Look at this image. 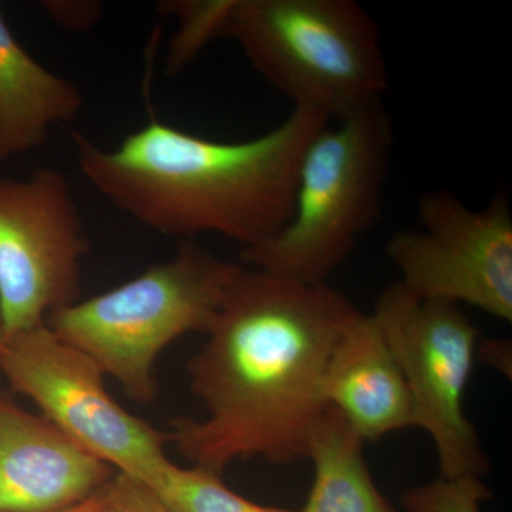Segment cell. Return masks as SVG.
<instances>
[{
  "label": "cell",
  "mask_w": 512,
  "mask_h": 512,
  "mask_svg": "<svg viewBox=\"0 0 512 512\" xmlns=\"http://www.w3.org/2000/svg\"><path fill=\"white\" fill-rule=\"evenodd\" d=\"M99 512H101V510H99Z\"/></svg>",
  "instance_id": "22"
},
{
  "label": "cell",
  "mask_w": 512,
  "mask_h": 512,
  "mask_svg": "<svg viewBox=\"0 0 512 512\" xmlns=\"http://www.w3.org/2000/svg\"><path fill=\"white\" fill-rule=\"evenodd\" d=\"M3 345H5V330H3L2 315H0V353H2Z\"/></svg>",
  "instance_id": "21"
},
{
  "label": "cell",
  "mask_w": 512,
  "mask_h": 512,
  "mask_svg": "<svg viewBox=\"0 0 512 512\" xmlns=\"http://www.w3.org/2000/svg\"><path fill=\"white\" fill-rule=\"evenodd\" d=\"M392 148L382 101L323 127L299 164L291 220L268 241L242 249L244 265L328 284L379 215Z\"/></svg>",
  "instance_id": "4"
},
{
  "label": "cell",
  "mask_w": 512,
  "mask_h": 512,
  "mask_svg": "<svg viewBox=\"0 0 512 512\" xmlns=\"http://www.w3.org/2000/svg\"><path fill=\"white\" fill-rule=\"evenodd\" d=\"M147 487L173 512H301L256 504L228 488L217 474L173 461Z\"/></svg>",
  "instance_id": "14"
},
{
  "label": "cell",
  "mask_w": 512,
  "mask_h": 512,
  "mask_svg": "<svg viewBox=\"0 0 512 512\" xmlns=\"http://www.w3.org/2000/svg\"><path fill=\"white\" fill-rule=\"evenodd\" d=\"M477 353L493 369L511 376V346L507 340L483 339L478 340Z\"/></svg>",
  "instance_id": "19"
},
{
  "label": "cell",
  "mask_w": 512,
  "mask_h": 512,
  "mask_svg": "<svg viewBox=\"0 0 512 512\" xmlns=\"http://www.w3.org/2000/svg\"><path fill=\"white\" fill-rule=\"evenodd\" d=\"M330 123L293 106L278 127L247 141L208 140L151 116L114 150L73 134L80 173L111 204L167 237L217 234L256 247L291 220L299 164Z\"/></svg>",
  "instance_id": "2"
},
{
  "label": "cell",
  "mask_w": 512,
  "mask_h": 512,
  "mask_svg": "<svg viewBox=\"0 0 512 512\" xmlns=\"http://www.w3.org/2000/svg\"><path fill=\"white\" fill-rule=\"evenodd\" d=\"M116 470L42 414L0 393V512H62L100 493Z\"/></svg>",
  "instance_id": "10"
},
{
  "label": "cell",
  "mask_w": 512,
  "mask_h": 512,
  "mask_svg": "<svg viewBox=\"0 0 512 512\" xmlns=\"http://www.w3.org/2000/svg\"><path fill=\"white\" fill-rule=\"evenodd\" d=\"M45 5L50 18L69 30L93 28L101 18V6L96 2H46Z\"/></svg>",
  "instance_id": "18"
},
{
  "label": "cell",
  "mask_w": 512,
  "mask_h": 512,
  "mask_svg": "<svg viewBox=\"0 0 512 512\" xmlns=\"http://www.w3.org/2000/svg\"><path fill=\"white\" fill-rule=\"evenodd\" d=\"M0 375L116 473L148 485L170 463L167 433L123 409L106 389L100 367L46 323L5 340Z\"/></svg>",
  "instance_id": "7"
},
{
  "label": "cell",
  "mask_w": 512,
  "mask_h": 512,
  "mask_svg": "<svg viewBox=\"0 0 512 512\" xmlns=\"http://www.w3.org/2000/svg\"><path fill=\"white\" fill-rule=\"evenodd\" d=\"M491 498L493 493L481 477L439 476L407 490L402 505L407 512H481V504Z\"/></svg>",
  "instance_id": "16"
},
{
  "label": "cell",
  "mask_w": 512,
  "mask_h": 512,
  "mask_svg": "<svg viewBox=\"0 0 512 512\" xmlns=\"http://www.w3.org/2000/svg\"><path fill=\"white\" fill-rule=\"evenodd\" d=\"M323 394L365 443L414 427L402 369L373 315L360 313L339 336Z\"/></svg>",
  "instance_id": "11"
},
{
  "label": "cell",
  "mask_w": 512,
  "mask_h": 512,
  "mask_svg": "<svg viewBox=\"0 0 512 512\" xmlns=\"http://www.w3.org/2000/svg\"><path fill=\"white\" fill-rule=\"evenodd\" d=\"M241 269L194 239L183 241L173 258L52 313L46 325L130 399L148 404L158 393V357L184 335L210 330Z\"/></svg>",
  "instance_id": "3"
},
{
  "label": "cell",
  "mask_w": 512,
  "mask_h": 512,
  "mask_svg": "<svg viewBox=\"0 0 512 512\" xmlns=\"http://www.w3.org/2000/svg\"><path fill=\"white\" fill-rule=\"evenodd\" d=\"M227 36L293 106L330 120L380 103L389 87L379 29L353 0H235Z\"/></svg>",
  "instance_id": "5"
},
{
  "label": "cell",
  "mask_w": 512,
  "mask_h": 512,
  "mask_svg": "<svg viewBox=\"0 0 512 512\" xmlns=\"http://www.w3.org/2000/svg\"><path fill=\"white\" fill-rule=\"evenodd\" d=\"M90 244L69 181L56 168L0 178V315L5 340L80 301Z\"/></svg>",
  "instance_id": "8"
},
{
  "label": "cell",
  "mask_w": 512,
  "mask_h": 512,
  "mask_svg": "<svg viewBox=\"0 0 512 512\" xmlns=\"http://www.w3.org/2000/svg\"><path fill=\"white\" fill-rule=\"evenodd\" d=\"M235 0H183L164 3L163 9L180 22L171 40L167 72L177 74L197 57L211 40L227 36Z\"/></svg>",
  "instance_id": "15"
},
{
  "label": "cell",
  "mask_w": 512,
  "mask_h": 512,
  "mask_svg": "<svg viewBox=\"0 0 512 512\" xmlns=\"http://www.w3.org/2000/svg\"><path fill=\"white\" fill-rule=\"evenodd\" d=\"M100 510V495L97 493L94 497L89 498V500L83 501V503L74 505V507L69 508V510H64L62 512H99Z\"/></svg>",
  "instance_id": "20"
},
{
  "label": "cell",
  "mask_w": 512,
  "mask_h": 512,
  "mask_svg": "<svg viewBox=\"0 0 512 512\" xmlns=\"http://www.w3.org/2000/svg\"><path fill=\"white\" fill-rule=\"evenodd\" d=\"M420 227L394 234L386 254L399 284L426 301L474 306L512 320V212L504 195L474 210L447 191L420 200Z\"/></svg>",
  "instance_id": "9"
},
{
  "label": "cell",
  "mask_w": 512,
  "mask_h": 512,
  "mask_svg": "<svg viewBox=\"0 0 512 512\" xmlns=\"http://www.w3.org/2000/svg\"><path fill=\"white\" fill-rule=\"evenodd\" d=\"M372 315L402 369L414 427L436 448L440 476L483 478L490 464L464 410L480 330L460 306L416 298L399 282L384 289Z\"/></svg>",
  "instance_id": "6"
},
{
  "label": "cell",
  "mask_w": 512,
  "mask_h": 512,
  "mask_svg": "<svg viewBox=\"0 0 512 512\" xmlns=\"http://www.w3.org/2000/svg\"><path fill=\"white\" fill-rule=\"evenodd\" d=\"M328 284H303L242 265L201 349L188 362L204 419L170 420L168 443L222 477L237 461L293 464L328 409L332 350L360 315Z\"/></svg>",
  "instance_id": "1"
},
{
  "label": "cell",
  "mask_w": 512,
  "mask_h": 512,
  "mask_svg": "<svg viewBox=\"0 0 512 512\" xmlns=\"http://www.w3.org/2000/svg\"><path fill=\"white\" fill-rule=\"evenodd\" d=\"M82 92L23 49L0 9V163L42 147L83 110Z\"/></svg>",
  "instance_id": "12"
},
{
  "label": "cell",
  "mask_w": 512,
  "mask_h": 512,
  "mask_svg": "<svg viewBox=\"0 0 512 512\" xmlns=\"http://www.w3.org/2000/svg\"><path fill=\"white\" fill-rule=\"evenodd\" d=\"M101 512H173L147 485L116 473L100 490Z\"/></svg>",
  "instance_id": "17"
},
{
  "label": "cell",
  "mask_w": 512,
  "mask_h": 512,
  "mask_svg": "<svg viewBox=\"0 0 512 512\" xmlns=\"http://www.w3.org/2000/svg\"><path fill=\"white\" fill-rule=\"evenodd\" d=\"M365 441L332 407L309 444L313 480L301 512H394L367 467Z\"/></svg>",
  "instance_id": "13"
}]
</instances>
